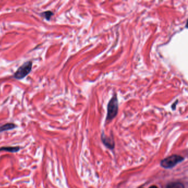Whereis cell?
Here are the masks:
<instances>
[{"label": "cell", "mask_w": 188, "mask_h": 188, "mask_svg": "<svg viewBox=\"0 0 188 188\" xmlns=\"http://www.w3.org/2000/svg\"><path fill=\"white\" fill-rule=\"evenodd\" d=\"M184 159L182 156L177 154H173L163 159L160 162V166L166 169H171L179 163Z\"/></svg>", "instance_id": "1"}, {"label": "cell", "mask_w": 188, "mask_h": 188, "mask_svg": "<svg viewBox=\"0 0 188 188\" xmlns=\"http://www.w3.org/2000/svg\"><path fill=\"white\" fill-rule=\"evenodd\" d=\"M118 111V101L115 94L110 100L108 104L107 120L110 121L115 117Z\"/></svg>", "instance_id": "2"}, {"label": "cell", "mask_w": 188, "mask_h": 188, "mask_svg": "<svg viewBox=\"0 0 188 188\" xmlns=\"http://www.w3.org/2000/svg\"><path fill=\"white\" fill-rule=\"evenodd\" d=\"M33 62L30 61L26 62L21 66L14 73L13 77L17 80H22L25 78L32 69Z\"/></svg>", "instance_id": "3"}, {"label": "cell", "mask_w": 188, "mask_h": 188, "mask_svg": "<svg viewBox=\"0 0 188 188\" xmlns=\"http://www.w3.org/2000/svg\"><path fill=\"white\" fill-rule=\"evenodd\" d=\"M101 140L106 147L110 149H114V142L113 138H110L108 137H106L103 134L101 136Z\"/></svg>", "instance_id": "4"}, {"label": "cell", "mask_w": 188, "mask_h": 188, "mask_svg": "<svg viewBox=\"0 0 188 188\" xmlns=\"http://www.w3.org/2000/svg\"><path fill=\"white\" fill-rule=\"evenodd\" d=\"M20 150L18 146H5L0 147V151H6L11 153H15Z\"/></svg>", "instance_id": "5"}, {"label": "cell", "mask_w": 188, "mask_h": 188, "mask_svg": "<svg viewBox=\"0 0 188 188\" xmlns=\"http://www.w3.org/2000/svg\"><path fill=\"white\" fill-rule=\"evenodd\" d=\"M16 127H17V125L13 123L5 124L4 125L0 126V132L14 129Z\"/></svg>", "instance_id": "6"}, {"label": "cell", "mask_w": 188, "mask_h": 188, "mask_svg": "<svg viewBox=\"0 0 188 188\" xmlns=\"http://www.w3.org/2000/svg\"><path fill=\"white\" fill-rule=\"evenodd\" d=\"M166 188H185L183 184L180 182H172L169 183Z\"/></svg>", "instance_id": "7"}, {"label": "cell", "mask_w": 188, "mask_h": 188, "mask_svg": "<svg viewBox=\"0 0 188 188\" xmlns=\"http://www.w3.org/2000/svg\"><path fill=\"white\" fill-rule=\"evenodd\" d=\"M53 13L50 11H47L45 12H42L40 15L42 17L44 18L47 21H50V20L51 17L53 15Z\"/></svg>", "instance_id": "8"}, {"label": "cell", "mask_w": 188, "mask_h": 188, "mask_svg": "<svg viewBox=\"0 0 188 188\" xmlns=\"http://www.w3.org/2000/svg\"><path fill=\"white\" fill-rule=\"evenodd\" d=\"M149 188H158L157 186H156V185H152V186H151Z\"/></svg>", "instance_id": "9"}]
</instances>
